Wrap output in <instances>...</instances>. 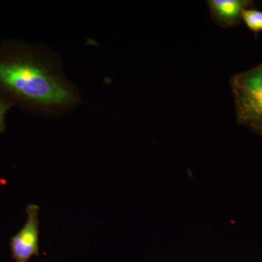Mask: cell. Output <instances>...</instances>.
Instances as JSON below:
<instances>
[{"mask_svg":"<svg viewBox=\"0 0 262 262\" xmlns=\"http://www.w3.org/2000/svg\"><path fill=\"white\" fill-rule=\"evenodd\" d=\"M0 98L32 115L60 117L82 102L57 52L42 43L0 42Z\"/></svg>","mask_w":262,"mask_h":262,"instance_id":"obj_1","label":"cell"},{"mask_svg":"<svg viewBox=\"0 0 262 262\" xmlns=\"http://www.w3.org/2000/svg\"><path fill=\"white\" fill-rule=\"evenodd\" d=\"M213 18L222 27L237 25L246 8H251L253 2L247 0H211L208 1Z\"/></svg>","mask_w":262,"mask_h":262,"instance_id":"obj_4","label":"cell"},{"mask_svg":"<svg viewBox=\"0 0 262 262\" xmlns=\"http://www.w3.org/2000/svg\"><path fill=\"white\" fill-rule=\"evenodd\" d=\"M242 19L250 30L255 33L262 31V11L246 8L242 13Z\"/></svg>","mask_w":262,"mask_h":262,"instance_id":"obj_5","label":"cell"},{"mask_svg":"<svg viewBox=\"0 0 262 262\" xmlns=\"http://www.w3.org/2000/svg\"><path fill=\"white\" fill-rule=\"evenodd\" d=\"M230 84L237 121L262 134V62L232 76Z\"/></svg>","mask_w":262,"mask_h":262,"instance_id":"obj_2","label":"cell"},{"mask_svg":"<svg viewBox=\"0 0 262 262\" xmlns=\"http://www.w3.org/2000/svg\"><path fill=\"white\" fill-rule=\"evenodd\" d=\"M13 107L11 104L4 100L0 98V134L4 132L6 124H5V118L8 115V112Z\"/></svg>","mask_w":262,"mask_h":262,"instance_id":"obj_6","label":"cell"},{"mask_svg":"<svg viewBox=\"0 0 262 262\" xmlns=\"http://www.w3.org/2000/svg\"><path fill=\"white\" fill-rule=\"evenodd\" d=\"M39 206H27V222L22 229L10 239L12 258L15 262H29L33 256H39Z\"/></svg>","mask_w":262,"mask_h":262,"instance_id":"obj_3","label":"cell"}]
</instances>
